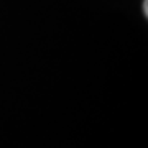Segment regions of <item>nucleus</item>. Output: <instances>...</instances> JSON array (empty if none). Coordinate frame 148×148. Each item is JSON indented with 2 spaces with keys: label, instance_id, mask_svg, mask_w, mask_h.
I'll return each instance as SVG.
<instances>
[{
  "label": "nucleus",
  "instance_id": "nucleus-1",
  "mask_svg": "<svg viewBox=\"0 0 148 148\" xmlns=\"http://www.w3.org/2000/svg\"><path fill=\"white\" fill-rule=\"evenodd\" d=\"M143 13H145V16L148 15V0H143Z\"/></svg>",
  "mask_w": 148,
  "mask_h": 148
}]
</instances>
